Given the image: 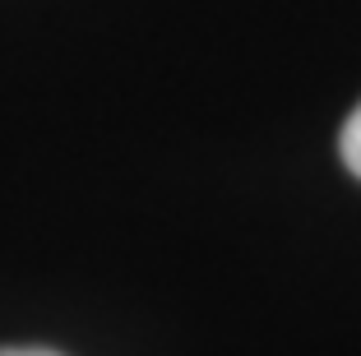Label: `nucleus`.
I'll list each match as a JSON object with an SVG mask.
<instances>
[{"label": "nucleus", "mask_w": 361, "mask_h": 356, "mask_svg": "<svg viewBox=\"0 0 361 356\" xmlns=\"http://www.w3.org/2000/svg\"><path fill=\"white\" fill-rule=\"evenodd\" d=\"M338 153H343V167L361 180V102H357V111L348 116V125H343V135H338Z\"/></svg>", "instance_id": "nucleus-1"}, {"label": "nucleus", "mask_w": 361, "mask_h": 356, "mask_svg": "<svg viewBox=\"0 0 361 356\" xmlns=\"http://www.w3.org/2000/svg\"><path fill=\"white\" fill-rule=\"evenodd\" d=\"M0 356H56V352H47V347H5Z\"/></svg>", "instance_id": "nucleus-2"}]
</instances>
